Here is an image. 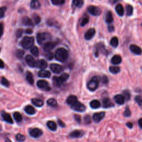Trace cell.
Returning a JSON list of instances; mask_svg holds the SVG:
<instances>
[{"label":"cell","mask_w":142,"mask_h":142,"mask_svg":"<svg viewBox=\"0 0 142 142\" xmlns=\"http://www.w3.org/2000/svg\"><path fill=\"white\" fill-rule=\"evenodd\" d=\"M68 52L64 48H59L57 49L55 53V58L58 61L64 62L68 58Z\"/></svg>","instance_id":"1"},{"label":"cell","mask_w":142,"mask_h":142,"mask_svg":"<svg viewBox=\"0 0 142 142\" xmlns=\"http://www.w3.org/2000/svg\"><path fill=\"white\" fill-rule=\"evenodd\" d=\"M69 78V75L67 73H63L60 77H54L53 78V82L54 85L57 87H60L62 84L66 81Z\"/></svg>","instance_id":"2"},{"label":"cell","mask_w":142,"mask_h":142,"mask_svg":"<svg viewBox=\"0 0 142 142\" xmlns=\"http://www.w3.org/2000/svg\"><path fill=\"white\" fill-rule=\"evenodd\" d=\"M34 42V39L33 37L26 36L23 38L21 44L23 48L25 49H29L33 46Z\"/></svg>","instance_id":"3"},{"label":"cell","mask_w":142,"mask_h":142,"mask_svg":"<svg viewBox=\"0 0 142 142\" xmlns=\"http://www.w3.org/2000/svg\"><path fill=\"white\" fill-rule=\"evenodd\" d=\"M99 79L98 77H94L87 83V88L90 91H94L97 89L99 85Z\"/></svg>","instance_id":"4"},{"label":"cell","mask_w":142,"mask_h":142,"mask_svg":"<svg viewBox=\"0 0 142 142\" xmlns=\"http://www.w3.org/2000/svg\"><path fill=\"white\" fill-rule=\"evenodd\" d=\"M51 38V35L48 33H39L37 35V41L39 44H43L45 41Z\"/></svg>","instance_id":"5"},{"label":"cell","mask_w":142,"mask_h":142,"mask_svg":"<svg viewBox=\"0 0 142 142\" xmlns=\"http://www.w3.org/2000/svg\"><path fill=\"white\" fill-rule=\"evenodd\" d=\"M88 12L94 16H98L102 13V9L98 7L95 6H89L88 8Z\"/></svg>","instance_id":"6"},{"label":"cell","mask_w":142,"mask_h":142,"mask_svg":"<svg viewBox=\"0 0 142 142\" xmlns=\"http://www.w3.org/2000/svg\"><path fill=\"white\" fill-rule=\"evenodd\" d=\"M71 108L73 110L78 111V112H83L85 110V106L84 104L79 102H76L73 105H71Z\"/></svg>","instance_id":"7"},{"label":"cell","mask_w":142,"mask_h":142,"mask_svg":"<svg viewBox=\"0 0 142 142\" xmlns=\"http://www.w3.org/2000/svg\"><path fill=\"white\" fill-rule=\"evenodd\" d=\"M50 69H51L52 72L55 74H59L61 73L63 70V68L59 64L53 63L50 65Z\"/></svg>","instance_id":"8"},{"label":"cell","mask_w":142,"mask_h":142,"mask_svg":"<svg viewBox=\"0 0 142 142\" xmlns=\"http://www.w3.org/2000/svg\"><path fill=\"white\" fill-rule=\"evenodd\" d=\"M29 135L33 138H38L42 134V131L38 128L31 129L29 131Z\"/></svg>","instance_id":"9"},{"label":"cell","mask_w":142,"mask_h":142,"mask_svg":"<svg viewBox=\"0 0 142 142\" xmlns=\"http://www.w3.org/2000/svg\"><path fill=\"white\" fill-rule=\"evenodd\" d=\"M37 85L39 88H41L43 89H45L47 90H49L50 89V87L49 84L47 81L44 80H38L37 82Z\"/></svg>","instance_id":"10"},{"label":"cell","mask_w":142,"mask_h":142,"mask_svg":"<svg viewBox=\"0 0 142 142\" xmlns=\"http://www.w3.org/2000/svg\"><path fill=\"white\" fill-rule=\"evenodd\" d=\"M84 134V132L83 130H75L72 131V132L69 134V136L72 138H78L82 137Z\"/></svg>","instance_id":"11"},{"label":"cell","mask_w":142,"mask_h":142,"mask_svg":"<svg viewBox=\"0 0 142 142\" xmlns=\"http://www.w3.org/2000/svg\"><path fill=\"white\" fill-rule=\"evenodd\" d=\"M105 114V113L103 111L99 113H95L93 115V119L95 123H99L104 118Z\"/></svg>","instance_id":"12"},{"label":"cell","mask_w":142,"mask_h":142,"mask_svg":"<svg viewBox=\"0 0 142 142\" xmlns=\"http://www.w3.org/2000/svg\"><path fill=\"white\" fill-rule=\"evenodd\" d=\"M56 45V43L54 42H47L44 44L43 49L45 52H49L54 48Z\"/></svg>","instance_id":"13"},{"label":"cell","mask_w":142,"mask_h":142,"mask_svg":"<svg viewBox=\"0 0 142 142\" xmlns=\"http://www.w3.org/2000/svg\"><path fill=\"white\" fill-rule=\"evenodd\" d=\"M26 62L29 66L31 67H36V61L34 58L31 55H27L25 58Z\"/></svg>","instance_id":"14"},{"label":"cell","mask_w":142,"mask_h":142,"mask_svg":"<svg viewBox=\"0 0 142 142\" xmlns=\"http://www.w3.org/2000/svg\"><path fill=\"white\" fill-rule=\"evenodd\" d=\"M95 34V30L94 28H90L85 32L84 38L86 40H90L92 39Z\"/></svg>","instance_id":"15"},{"label":"cell","mask_w":142,"mask_h":142,"mask_svg":"<svg viewBox=\"0 0 142 142\" xmlns=\"http://www.w3.org/2000/svg\"><path fill=\"white\" fill-rule=\"evenodd\" d=\"M130 50H131V52L137 55L141 54L142 52L141 49L139 46H138V45H135V44L130 45Z\"/></svg>","instance_id":"16"},{"label":"cell","mask_w":142,"mask_h":142,"mask_svg":"<svg viewBox=\"0 0 142 142\" xmlns=\"http://www.w3.org/2000/svg\"><path fill=\"white\" fill-rule=\"evenodd\" d=\"M114 99L115 103L119 105L123 104L125 102V98L124 97V95L121 94L115 95L114 97Z\"/></svg>","instance_id":"17"},{"label":"cell","mask_w":142,"mask_h":142,"mask_svg":"<svg viewBox=\"0 0 142 142\" xmlns=\"http://www.w3.org/2000/svg\"><path fill=\"white\" fill-rule=\"evenodd\" d=\"M36 66H37L38 68L44 69L47 67V63L46 60L44 59H39L36 61Z\"/></svg>","instance_id":"18"},{"label":"cell","mask_w":142,"mask_h":142,"mask_svg":"<svg viewBox=\"0 0 142 142\" xmlns=\"http://www.w3.org/2000/svg\"><path fill=\"white\" fill-rule=\"evenodd\" d=\"M114 106V104L110 100V99L106 98L103 100V107L105 108H108Z\"/></svg>","instance_id":"19"},{"label":"cell","mask_w":142,"mask_h":142,"mask_svg":"<svg viewBox=\"0 0 142 142\" xmlns=\"http://www.w3.org/2000/svg\"><path fill=\"white\" fill-rule=\"evenodd\" d=\"M38 75L39 77L42 78H49L50 77V75H51V74H50V72H49L48 70L42 69L39 71Z\"/></svg>","instance_id":"20"},{"label":"cell","mask_w":142,"mask_h":142,"mask_svg":"<svg viewBox=\"0 0 142 142\" xmlns=\"http://www.w3.org/2000/svg\"><path fill=\"white\" fill-rule=\"evenodd\" d=\"M77 102V97L75 95H69L66 100V102L68 105H72Z\"/></svg>","instance_id":"21"},{"label":"cell","mask_w":142,"mask_h":142,"mask_svg":"<svg viewBox=\"0 0 142 142\" xmlns=\"http://www.w3.org/2000/svg\"><path fill=\"white\" fill-rule=\"evenodd\" d=\"M115 11L119 16L121 17L124 15V9L122 5L121 4H118L115 6Z\"/></svg>","instance_id":"22"},{"label":"cell","mask_w":142,"mask_h":142,"mask_svg":"<svg viewBox=\"0 0 142 142\" xmlns=\"http://www.w3.org/2000/svg\"><path fill=\"white\" fill-rule=\"evenodd\" d=\"M121 60H122V59H121V57L119 55L116 54L112 57L111 59V62L112 64L116 65V64H119L121 62Z\"/></svg>","instance_id":"23"},{"label":"cell","mask_w":142,"mask_h":142,"mask_svg":"<svg viewBox=\"0 0 142 142\" xmlns=\"http://www.w3.org/2000/svg\"><path fill=\"white\" fill-rule=\"evenodd\" d=\"M2 116L4 121H6V122L9 123V124H12L13 123V119L11 117V116L10 114L7 113H3L2 114Z\"/></svg>","instance_id":"24"},{"label":"cell","mask_w":142,"mask_h":142,"mask_svg":"<svg viewBox=\"0 0 142 142\" xmlns=\"http://www.w3.org/2000/svg\"><path fill=\"white\" fill-rule=\"evenodd\" d=\"M105 21L106 23H111L113 21V17L112 13L110 11H108L106 13V14L105 18Z\"/></svg>","instance_id":"25"},{"label":"cell","mask_w":142,"mask_h":142,"mask_svg":"<svg viewBox=\"0 0 142 142\" xmlns=\"http://www.w3.org/2000/svg\"><path fill=\"white\" fill-rule=\"evenodd\" d=\"M24 111L29 115H33L36 113V110L31 105H27L24 108Z\"/></svg>","instance_id":"26"},{"label":"cell","mask_w":142,"mask_h":142,"mask_svg":"<svg viewBox=\"0 0 142 142\" xmlns=\"http://www.w3.org/2000/svg\"><path fill=\"white\" fill-rule=\"evenodd\" d=\"M32 103L37 107H41L43 105V101L37 98H33L32 99Z\"/></svg>","instance_id":"27"},{"label":"cell","mask_w":142,"mask_h":142,"mask_svg":"<svg viewBox=\"0 0 142 142\" xmlns=\"http://www.w3.org/2000/svg\"><path fill=\"white\" fill-rule=\"evenodd\" d=\"M100 106V103L98 100H93L90 102V106L93 109L98 108Z\"/></svg>","instance_id":"28"},{"label":"cell","mask_w":142,"mask_h":142,"mask_svg":"<svg viewBox=\"0 0 142 142\" xmlns=\"http://www.w3.org/2000/svg\"><path fill=\"white\" fill-rule=\"evenodd\" d=\"M47 125L48 126V128L52 131H55L56 130L57 126V124L55 122H54L53 121H48L47 123Z\"/></svg>","instance_id":"29"},{"label":"cell","mask_w":142,"mask_h":142,"mask_svg":"<svg viewBox=\"0 0 142 142\" xmlns=\"http://www.w3.org/2000/svg\"><path fill=\"white\" fill-rule=\"evenodd\" d=\"M30 6L34 9H36L39 8L40 4L38 0H32L31 3H30Z\"/></svg>","instance_id":"30"},{"label":"cell","mask_w":142,"mask_h":142,"mask_svg":"<svg viewBox=\"0 0 142 142\" xmlns=\"http://www.w3.org/2000/svg\"><path fill=\"white\" fill-rule=\"evenodd\" d=\"M22 23L25 25V26H31L33 25V23L31 21V19L28 17H24L22 19Z\"/></svg>","instance_id":"31"},{"label":"cell","mask_w":142,"mask_h":142,"mask_svg":"<svg viewBox=\"0 0 142 142\" xmlns=\"http://www.w3.org/2000/svg\"><path fill=\"white\" fill-rule=\"evenodd\" d=\"M118 43H119L118 39L116 37H113L110 39V44L112 47H116L118 45Z\"/></svg>","instance_id":"32"},{"label":"cell","mask_w":142,"mask_h":142,"mask_svg":"<svg viewBox=\"0 0 142 142\" xmlns=\"http://www.w3.org/2000/svg\"><path fill=\"white\" fill-rule=\"evenodd\" d=\"M26 79L29 84H33L34 83V79H33V74L30 72H28L27 73Z\"/></svg>","instance_id":"33"},{"label":"cell","mask_w":142,"mask_h":142,"mask_svg":"<svg viewBox=\"0 0 142 142\" xmlns=\"http://www.w3.org/2000/svg\"><path fill=\"white\" fill-rule=\"evenodd\" d=\"M83 0H73V4L76 7L80 8L83 5Z\"/></svg>","instance_id":"34"},{"label":"cell","mask_w":142,"mask_h":142,"mask_svg":"<svg viewBox=\"0 0 142 142\" xmlns=\"http://www.w3.org/2000/svg\"><path fill=\"white\" fill-rule=\"evenodd\" d=\"M126 14L128 16H131L133 12V7L131 6V5L128 4L127 6H126Z\"/></svg>","instance_id":"35"},{"label":"cell","mask_w":142,"mask_h":142,"mask_svg":"<svg viewBox=\"0 0 142 142\" xmlns=\"http://www.w3.org/2000/svg\"><path fill=\"white\" fill-rule=\"evenodd\" d=\"M13 117H14V119H15V120L17 121V122H21L23 119L22 115L20 114L19 112H15L13 114Z\"/></svg>","instance_id":"36"},{"label":"cell","mask_w":142,"mask_h":142,"mask_svg":"<svg viewBox=\"0 0 142 142\" xmlns=\"http://www.w3.org/2000/svg\"><path fill=\"white\" fill-rule=\"evenodd\" d=\"M48 105H49L50 106H52V107H55L57 105V102L56 100L54 98H50L49 99L47 102Z\"/></svg>","instance_id":"37"},{"label":"cell","mask_w":142,"mask_h":142,"mask_svg":"<svg viewBox=\"0 0 142 142\" xmlns=\"http://www.w3.org/2000/svg\"><path fill=\"white\" fill-rule=\"evenodd\" d=\"M109 71L113 74H116L120 72V68L119 67L116 66H110L109 67Z\"/></svg>","instance_id":"38"},{"label":"cell","mask_w":142,"mask_h":142,"mask_svg":"<svg viewBox=\"0 0 142 142\" xmlns=\"http://www.w3.org/2000/svg\"><path fill=\"white\" fill-rule=\"evenodd\" d=\"M31 52L32 53V54L33 55H34V56L37 57L39 54V50L38 49V48L36 46H33L31 48Z\"/></svg>","instance_id":"39"},{"label":"cell","mask_w":142,"mask_h":142,"mask_svg":"<svg viewBox=\"0 0 142 142\" xmlns=\"http://www.w3.org/2000/svg\"><path fill=\"white\" fill-rule=\"evenodd\" d=\"M54 5H62L65 3V0H50Z\"/></svg>","instance_id":"40"},{"label":"cell","mask_w":142,"mask_h":142,"mask_svg":"<svg viewBox=\"0 0 142 142\" xmlns=\"http://www.w3.org/2000/svg\"><path fill=\"white\" fill-rule=\"evenodd\" d=\"M89 22V18L88 17H83V19H82V21H80V25L82 27H83L85 25L87 24Z\"/></svg>","instance_id":"41"},{"label":"cell","mask_w":142,"mask_h":142,"mask_svg":"<svg viewBox=\"0 0 142 142\" xmlns=\"http://www.w3.org/2000/svg\"><path fill=\"white\" fill-rule=\"evenodd\" d=\"M1 83L2 85H4V87H9V83L8 81V80L6 78H5L4 77H2L1 78Z\"/></svg>","instance_id":"42"},{"label":"cell","mask_w":142,"mask_h":142,"mask_svg":"<svg viewBox=\"0 0 142 142\" xmlns=\"http://www.w3.org/2000/svg\"><path fill=\"white\" fill-rule=\"evenodd\" d=\"M16 140L18 141L22 142V141H24V140H25V136L21 134L18 133V134H17L16 135Z\"/></svg>","instance_id":"43"},{"label":"cell","mask_w":142,"mask_h":142,"mask_svg":"<svg viewBox=\"0 0 142 142\" xmlns=\"http://www.w3.org/2000/svg\"><path fill=\"white\" fill-rule=\"evenodd\" d=\"M6 7H0V18H2L4 17L5 12L6 11Z\"/></svg>","instance_id":"44"},{"label":"cell","mask_w":142,"mask_h":142,"mask_svg":"<svg viewBox=\"0 0 142 142\" xmlns=\"http://www.w3.org/2000/svg\"><path fill=\"white\" fill-rule=\"evenodd\" d=\"M135 101L139 105H142V97L140 95H137L135 97Z\"/></svg>","instance_id":"45"},{"label":"cell","mask_w":142,"mask_h":142,"mask_svg":"<svg viewBox=\"0 0 142 142\" xmlns=\"http://www.w3.org/2000/svg\"><path fill=\"white\" fill-rule=\"evenodd\" d=\"M124 115L126 116V117H129V116L131 115V111L128 106H126L125 111L124 112Z\"/></svg>","instance_id":"46"},{"label":"cell","mask_w":142,"mask_h":142,"mask_svg":"<svg viewBox=\"0 0 142 142\" xmlns=\"http://www.w3.org/2000/svg\"><path fill=\"white\" fill-rule=\"evenodd\" d=\"M24 54V52L23 51V50L22 49H18L17 52H16V55H17V57L19 58H21L23 57V55Z\"/></svg>","instance_id":"47"},{"label":"cell","mask_w":142,"mask_h":142,"mask_svg":"<svg viewBox=\"0 0 142 142\" xmlns=\"http://www.w3.org/2000/svg\"><path fill=\"white\" fill-rule=\"evenodd\" d=\"M45 57L48 60H52L53 58L54 55L52 52H47V53L45 54Z\"/></svg>","instance_id":"48"},{"label":"cell","mask_w":142,"mask_h":142,"mask_svg":"<svg viewBox=\"0 0 142 142\" xmlns=\"http://www.w3.org/2000/svg\"><path fill=\"white\" fill-rule=\"evenodd\" d=\"M123 94H124V98L127 100H129L130 98V93L129 92V90H124L123 92Z\"/></svg>","instance_id":"49"},{"label":"cell","mask_w":142,"mask_h":142,"mask_svg":"<svg viewBox=\"0 0 142 142\" xmlns=\"http://www.w3.org/2000/svg\"><path fill=\"white\" fill-rule=\"evenodd\" d=\"M33 19L34 21V23L36 24H38L40 22V18L39 16H38V15H36V14L34 15Z\"/></svg>","instance_id":"50"},{"label":"cell","mask_w":142,"mask_h":142,"mask_svg":"<svg viewBox=\"0 0 142 142\" xmlns=\"http://www.w3.org/2000/svg\"><path fill=\"white\" fill-rule=\"evenodd\" d=\"M84 121L85 123L89 124L91 122V118L89 115H86L84 116Z\"/></svg>","instance_id":"51"},{"label":"cell","mask_w":142,"mask_h":142,"mask_svg":"<svg viewBox=\"0 0 142 142\" xmlns=\"http://www.w3.org/2000/svg\"><path fill=\"white\" fill-rule=\"evenodd\" d=\"M22 33H23V29H18L17 31V32H16V36L17 37H21V36L22 35Z\"/></svg>","instance_id":"52"},{"label":"cell","mask_w":142,"mask_h":142,"mask_svg":"<svg viewBox=\"0 0 142 142\" xmlns=\"http://www.w3.org/2000/svg\"><path fill=\"white\" fill-rule=\"evenodd\" d=\"M102 82L103 83H104V84H106L108 82V79L106 76L105 75L103 76V77L102 78Z\"/></svg>","instance_id":"53"},{"label":"cell","mask_w":142,"mask_h":142,"mask_svg":"<svg viewBox=\"0 0 142 142\" xmlns=\"http://www.w3.org/2000/svg\"><path fill=\"white\" fill-rule=\"evenodd\" d=\"M3 33V26L2 24L0 23V36H1Z\"/></svg>","instance_id":"54"},{"label":"cell","mask_w":142,"mask_h":142,"mask_svg":"<svg viewBox=\"0 0 142 142\" xmlns=\"http://www.w3.org/2000/svg\"><path fill=\"white\" fill-rule=\"evenodd\" d=\"M74 119L77 121V122H80V116L79 115H74Z\"/></svg>","instance_id":"55"},{"label":"cell","mask_w":142,"mask_h":142,"mask_svg":"<svg viewBox=\"0 0 142 142\" xmlns=\"http://www.w3.org/2000/svg\"><path fill=\"white\" fill-rule=\"evenodd\" d=\"M108 30L109 32H111L114 31V27L113 26H109L108 27Z\"/></svg>","instance_id":"56"},{"label":"cell","mask_w":142,"mask_h":142,"mask_svg":"<svg viewBox=\"0 0 142 142\" xmlns=\"http://www.w3.org/2000/svg\"><path fill=\"white\" fill-rule=\"evenodd\" d=\"M58 123L59 125L60 126H62V127H64L65 124L63 122V121H62L61 120H58Z\"/></svg>","instance_id":"57"},{"label":"cell","mask_w":142,"mask_h":142,"mask_svg":"<svg viewBox=\"0 0 142 142\" xmlns=\"http://www.w3.org/2000/svg\"><path fill=\"white\" fill-rule=\"evenodd\" d=\"M121 0H109V1L110 3L111 4H114L116 2H119V1H121Z\"/></svg>","instance_id":"58"},{"label":"cell","mask_w":142,"mask_h":142,"mask_svg":"<svg viewBox=\"0 0 142 142\" xmlns=\"http://www.w3.org/2000/svg\"><path fill=\"white\" fill-rule=\"evenodd\" d=\"M4 67V64L3 62V60L0 59V68H3Z\"/></svg>","instance_id":"59"},{"label":"cell","mask_w":142,"mask_h":142,"mask_svg":"<svg viewBox=\"0 0 142 142\" xmlns=\"http://www.w3.org/2000/svg\"><path fill=\"white\" fill-rule=\"evenodd\" d=\"M126 125L128 126V128H133V124L131 123V122H128L126 124Z\"/></svg>","instance_id":"60"},{"label":"cell","mask_w":142,"mask_h":142,"mask_svg":"<svg viewBox=\"0 0 142 142\" xmlns=\"http://www.w3.org/2000/svg\"><path fill=\"white\" fill-rule=\"evenodd\" d=\"M33 31H32V29H30V28H28V29H27L26 30V33H27V34H31L32 33Z\"/></svg>","instance_id":"61"},{"label":"cell","mask_w":142,"mask_h":142,"mask_svg":"<svg viewBox=\"0 0 142 142\" xmlns=\"http://www.w3.org/2000/svg\"><path fill=\"white\" fill-rule=\"evenodd\" d=\"M138 124L139 127L142 129V118H140L138 120Z\"/></svg>","instance_id":"62"},{"label":"cell","mask_w":142,"mask_h":142,"mask_svg":"<svg viewBox=\"0 0 142 142\" xmlns=\"http://www.w3.org/2000/svg\"><path fill=\"white\" fill-rule=\"evenodd\" d=\"M6 142H12V141H11V140L9 139L8 138H7V139H6Z\"/></svg>","instance_id":"63"},{"label":"cell","mask_w":142,"mask_h":142,"mask_svg":"<svg viewBox=\"0 0 142 142\" xmlns=\"http://www.w3.org/2000/svg\"><path fill=\"white\" fill-rule=\"evenodd\" d=\"M0 51H1V48H0Z\"/></svg>","instance_id":"64"}]
</instances>
